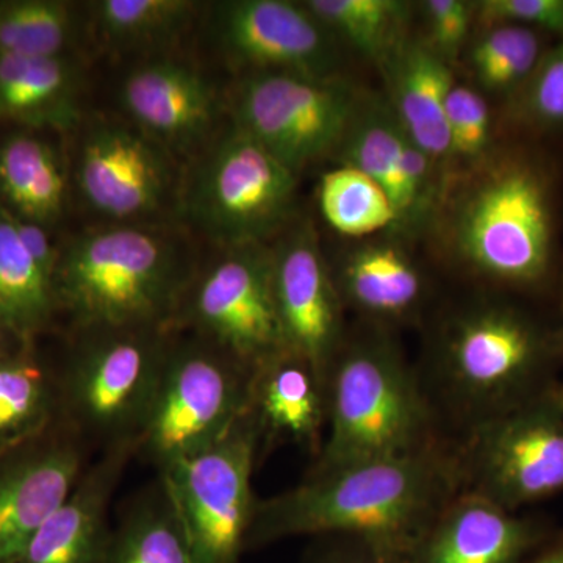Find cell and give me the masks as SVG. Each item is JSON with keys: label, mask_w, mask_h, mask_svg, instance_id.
<instances>
[{"label": "cell", "mask_w": 563, "mask_h": 563, "mask_svg": "<svg viewBox=\"0 0 563 563\" xmlns=\"http://www.w3.org/2000/svg\"><path fill=\"white\" fill-rule=\"evenodd\" d=\"M463 490L457 444L309 472L290 490L257 498L246 550L291 537L350 536L388 563H407L422 533Z\"/></svg>", "instance_id": "6da1fadb"}, {"label": "cell", "mask_w": 563, "mask_h": 563, "mask_svg": "<svg viewBox=\"0 0 563 563\" xmlns=\"http://www.w3.org/2000/svg\"><path fill=\"white\" fill-rule=\"evenodd\" d=\"M174 224H101L60 246L54 287L69 329L169 328L198 268Z\"/></svg>", "instance_id": "7a4b0ae2"}, {"label": "cell", "mask_w": 563, "mask_h": 563, "mask_svg": "<svg viewBox=\"0 0 563 563\" xmlns=\"http://www.w3.org/2000/svg\"><path fill=\"white\" fill-rule=\"evenodd\" d=\"M324 391V442L310 472L417 453L444 440L420 373L388 333H346Z\"/></svg>", "instance_id": "3957f363"}, {"label": "cell", "mask_w": 563, "mask_h": 563, "mask_svg": "<svg viewBox=\"0 0 563 563\" xmlns=\"http://www.w3.org/2000/svg\"><path fill=\"white\" fill-rule=\"evenodd\" d=\"M437 213L448 250L473 276L533 287L550 272V192L531 163L485 158L453 188L444 185Z\"/></svg>", "instance_id": "277c9868"}, {"label": "cell", "mask_w": 563, "mask_h": 563, "mask_svg": "<svg viewBox=\"0 0 563 563\" xmlns=\"http://www.w3.org/2000/svg\"><path fill=\"white\" fill-rule=\"evenodd\" d=\"M554 355L555 343L525 313L476 303L444 324L421 380L437 417L451 415L466 433L553 387Z\"/></svg>", "instance_id": "5b68a950"}, {"label": "cell", "mask_w": 563, "mask_h": 563, "mask_svg": "<svg viewBox=\"0 0 563 563\" xmlns=\"http://www.w3.org/2000/svg\"><path fill=\"white\" fill-rule=\"evenodd\" d=\"M173 336L169 328L69 329L55 357L60 420L88 450H136Z\"/></svg>", "instance_id": "8992f818"}, {"label": "cell", "mask_w": 563, "mask_h": 563, "mask_svg": "<svg viewBox=\"0 0 563 563\" xmlns=\"http://www.w3.org/2000/svg\"><path fill=\"white\" fill-rule=\"evenodd\" d=\"M298 179L231 124L185 166L179 218L217 250L266 244L288 228Z\"/></svg>", "instance_id": "52a82bcc"}, {"label": "cell", "mask_w": 563, "mask_h": 563, "mask_svg": "<svg viewBox=\"0 0 563 563\" xmlns=\"http://www.w3.org/2000/svg\"><path fill=\"white\" fill-rule=\"evenodd\" d=\"M254 369L217 344L174 329L135 457L161 474L220 442L250 410Z\"/></svg>", "instance_id": "ba28073f"}, {"label": "cell", "mask_w": 563, "mask_h": 563, "mask_svg": "<svg viewBox=\"0 0 563 563\" xmlns=\"http://www.w3.org/2000/svg\"><path fill=\"white\" fill-rule=\"evenodd\" d=\"M228 106L232 125L299 176L339 154L365 101L336 77L258 73L243 77Z\"/></svg>", "instance_id": "9c48e42d"}, {"label": "cell", "mask_w": 563, "mask_h": 563, "mask_svg": "<svg viewBox=\"0 0 563 563\" xmlns=\"http://www.w3.org/2000/svg\"><path fill=\"white\" fill-rule=\"evenodd\" d=\"M262 439L251 410L209 450L158 474L195 563H239L257 496L252 473Z\"/></svg>", "instance_id": "30bf717a"}, {"label": "cell", "mask_w": 563, "mask_h": 563, "mask_svg": "<svg viewBox=\"0 0 563 563\" xmlns=\"http://www.w3.org/2000/svg\"><path fill=\"white\" fill-rule=\"evenodd\" d=\"M553 387L463 435V490L510 512L563 492V402Z\"/></svg>", "instance_id": "8fae6325"}, {"label": "cell", "mask_w": 563, "mask_h": 563, "mask_svg": "<svg viewBox=\"0 0 563 563\" xmlns=\"http://www.w3.org/2000/svg\"><path fill=\"white\" fill-rule=\"evenodd\" d=\"M185 166L131 122L85 125L74 181L103 224H173L179 218Z\"/></svg>", "instance_id": "7c38bea8"}, {"label": "cell", "mask_w": 563, "mask_h": 563, "mask_svg": "<svg viewBox=\"0 0 563 563\" xmlns=\"http://www.w3.org/2000/svg\"><path fill=\"white\" fill-rule=\"evenodd\" d=\"M173 329L195 333L257 368L285 347L266 244L224 247L192 274Z\"/></svg>", "instance_id": "4fadbf2b"}, {"label": "cell", "mask_w": 563, "mask_h": 563, "mask_svg": "<svg viewBox=\"0 0 563 563\" xmlns=\"http://www.w3.org/2000/svg\"><path fill=\"white\" fill-rule=\"evenodd\" d=\"M211 32L224 57L247 74L333 79L335 38L303 3L231 0L211 5Z\"/></svg>", "instance_id": "5bb4252c"}, {"label": "cell", "mask_w": 563, "mask_h": 563, "mask_svg": "<svg viewBox=\"0 0 563 563\" xmlns=\"http://www.w3.org/2000/svg\"><path fill=\"white\" fill-rule=\"evenodd\" d=\"M269 254L285 347L306 358L324 384L347 333L331 265L309 224L288 225Z\"/></svg>", "instance_id": "9a60e30c"}, {"label": "cell", "mask_w": 563, "mask_h": 563, "mask_svg": "<svg viewBox=\"0 0 563 563\" xmlns=\"http://www.w3.org/2000/svg\"><path fill=\"white\" fill-rule=\"evenodd\" d=\"M90 450L58 418L0 451V563H11L79 483Z\"/></svg>", "instance_id": "2e32d148"}, {"label": "cell", "mask_w": 563, "mask_h": 563, "mask_svg": "<svg viewBox=\"0 0 563 563\" xmlns=\"http://www.w3.org/2000/svg\"><path fill=\"white\" fill-rule=\"evenodd\" d=\"M129 122L177 158H192L218 135L221 96L187 62L150 58L129 70L120 90Z\"/></svg>", "instance_id": "e0dca14e"}, {"label": "cell", "mask_w": 563, "mask_h": 563, "mask_svg": "<svg viewBox=\"0 0 563 563\" xmlns=\"http://www.w3.org/2000/svg\"><path fill=\"white\" fill-rule=\"evenodd\" d=\"M336 155L387 192L399 233L415 232L432 220L442 192L437 163L404 132L388 103L365 102Z\"/></svg>", "instance_id": "ac0fdd59"}, {"label": "cell", "mask_w": 563, "mask_h": 563, "mask_svg": "<svg viewBox=\"0 0 563 563\" xmlns=\"http://www.w3.org/2000/svg\"><path fill=\"white\" fill-rule=\"evenodd\" d=\"M550 536L542 521L462 490L429 525L407 563H525Z\"/></svg>", "instance_id": "d6986e66"}, {"label": "cell", "mask_w": 563, "mask_h": 563, "mask_svg": "<svg viewBox=\"0 0 563 563\" xmlns=\"http://www.w3.org/2000/svg\"><path fill=\"white\" fill-rule=\"evenodd\" d=\"M133 457L132 444L99 453L11 563H102L113 528L111 501Z\"/></svg>", "instance_id": "ffe728a7"}, {"label": "cell", "mask_w": 563, "mask_h": 563, "mask_svg": "<svg viewBox=\"0 0 563 563\" xmlns=\"http://www.w3.org/2000/svg\"><path fill=\"white\" fill-rule=\"evenodd\" d=\"M251 413L262 448L291 443L320 454L325 433L324 384L306 358L285 350L254 369Z\"/></svg>", "instance_id": "44dd1931"}, {"label": "cell", "mask_w": 563, "mask_h": 563, "mask_svg": "<svg viewBox=\"0 0 563 563\" xmlns=\"http://www.w3.org/2000/svg\"><path fill=\"white\" fill-rule=\"evenodd\" d=\"M344 309L374 322L409 320L428 292L424 274L412 255L391 242L361 244L331 265Z\"/></svg>", "instance_id": "7402d4cb"}, {"label": "cell", "mask_w": 563, "mask_h": 563, "mask_svg": "<svg viewBox=\"0 0 563 563\" xmlns=\"http://www.w3.org/2000/svg\"><path fill=\"white\" fill-rule=\"evenodd\" d=\"M390 109L409 139L433 162L451 161L446 106L455 80L450 63L424 41L407 38L383 66Z\"/></svg>", "instance_id": "603a6c76"}, {"label": "cell", "mask_w": 563, "mask_h": 563, "mask_svg": "<svg viewBox=\"0 0 563 563\" xmlns=\"http://www.w3.org/2000/svg\"><path fill=\"white\" fill-rule=\"evenodd\" d=\"M80 87L70 57L0 54V121L73 131L81 121Z\"/></svg>", "instance_id": "cb8c5ba5"}, {"label": "cell", "mask_w": 563, "mask_h": 563, "mask_svg": "<svg viewBox=\"0 0 563 563\" xmlns=\"http://www.w3.org/2000/svg\"><path fill=\"white\" fill-rule=\"evenodd\" d=\"M69 180L49 141L14 133L0 144V202L21 220L54 228L65 214Z\"/></svg>", "instance_id": "d4e9b609"}, {"label": "cell", "mask_w": 563, "mask_h": 563, "mask_svg": "<svg viewBox=\"0 0 563 563\" xmlns=\"http://www.w3.org/2000/svg\"><path fill=\"white\" fill-rule=\"evenodd\" d=\"M58 321L54 279L24 246L13 213L0 202V324L33 343L54 332Z\"/></svg>", "instance_id": "484cf974"}, {"label": "cell", "mask_w": 563, "mask_h": 563, "mask_svg": "<svg viewBox=\"0 0 563 563\" xmlns=\"http://www.w3.org/2000/svg\"><path fill=\"white\" fill-rule=\"evenodd\" d=\"M58 418L57 366L41 342L0 362V451L40 435Z\"/></svg>", "instance_id": "4316f807"}, {"label": "cell", "mask_w": 563, "mask_h": 563, "mask_svg": "<svg viewBox=\"0 0 563 563\" xmlns=\"http://www.w3.org/2000/svg\"><path fill=\"white\" fill-rule=\"evenodd\" d=\"M102 563H195L161 477L121 510Z\"/></svg>", "instance_id": "83f0119b"}, {"label": "cell", "mask_w": 563, "mask_h": 563, "mask_svg": "<svg viewBox=\"0 0 563 563\" xmlns=\"http://www.w3.org/2000/svg\"><path fill=\"white\" fill-rule=\"evenodd\" d=\"M199 3L191 0H99L91 25L107 51L155 52L179 41L191 27Z\"/></svg>", "instance_id": "f1b7e54d"}, {"label": "cell", "mask_w": 563, "mask_h": 563, "mask_svg": "<svg viewBox=\"0 0 563 563\" xmlns=\"http://www.w3.org/2000/svg\"><path fill=\"white\" fill-rule=\"evenodd\" d=\"M306 9L355 51L380 68L401 47L409 24L410 3L399 0H307Z\"/></svg>", "instance_id": "f546056e"}, {"label": "cell", "mask_w": 563, "mask_h": 563, "mask_svg": "<svg viewBox=\"0 0 563 563\" xmlns=\"http://www.w3.org/2000/svg\"><path fill=\"white\" fill-rule=\"evenodd\" d=\"M318 203L333 231L350 239L398 232V217L387 192L361 169L344 165L321 176Z\"/></svg>", "instance_id": "4dcf8cb0"}, {"label": "cell", "mask_w": 563, "mask_h": 563, "mask_svg": "<svg viewBox=\"0 0 563 563\" xmlns=\"http://www.w3.org/2000/svg\"><path fill=\"white\" fill-rule=\"evenodd\" d=\"M79 32L76 9L60 0L0 2V54L69 57Z\"/></svg>", "instance_id": "1f68e13d"}, {"label": "cell", "mask_w": 563, "mask_h": 563, "mask_svg": "<svg viewBox=\"0 0 563 563\" xmlns=\"http://www.w3.org/2000/svg\"><path fill=\"white\" fill-rule=\"evenodd\" d=\"M539 35L521 25L487 27L470 51V65L487 91H510L529 79L540 62Z\"/></svg>", "instance_id": "d6a6232c"}, {"label": "cell", "mask_w": 563, "mask_h": 563, "mask_svg": "<svg viewBox=\"0 0 563 563\" xmlns=\"http://www.w3.org/2000/svg\"><path fill=\"white\" fill-rule=\"evenodd\" d=\"M451 161L473 168L488 157L492 144V114L484 96L455 84L446 106Z\"/></svg>", "instance_id": "836d02e7"}, {"label": "cell", "mask_w": 563, "mask_h": 563, "mask_svg": "<svg viewBox=\"0 0 563 563\" xmlns=\"http://www.w3.org/2000/svg\"><path fill=\"white\" fill-rule=\"evenodd\" d=\"M422 10L428 21V46L444 62L455 60L476 18L474 3L465 0H428L422 3Z\"/></svg>", "instance_id": "e575fe53"}, {"label": "cell", "mask_w": 563, "mask_h": 563, "mask_svg": "<svg viewBox=\"0 0 563 563\" xmlns=\"http://www.w3.org/2000/svg\"><path fill=\"white\" fill-rule=\"evenodd\" d=\"M474 9L487 27L521 25L563 33V0H483Z\"/></svg>", "instance_id": "d590c367"}, {"label": "cell", "mask_w": 563, "mask_h": 563, "mask_svg": "<svg viewBox=\"0 0 563 563\" xmlns=\"http://www.w3.org/2000/svg\"><path fill=\"white\" fill-rule=\"evenodd\" d=\"M529 81L526 107L533 120L563 125V43L540 58Z\"/></svg>", "instance_id": "8d00e7d4"}, {"label": "cell", "mask_w": 563, "mask_h": 563, "mask_svg": "<svg viewBox=\"0 0 563 563\" xmlns=\"http://www.w3.org/2000/svg\"><path fill=\"white\" fill-rule=\"evenodd\" d=\"M303 563H388L365 540L350 536L317 537Z\"/></svg>", "instance_id": "74e56055"}, {"label": "cell", "mask_w": 563, "mask_h": 563, "mask_svg": "<svg viewBox=\"0 0 563 563\" xmlns=\"http://www.w3.org/2000/svg\"><path fill=\"white\" fill-rule=\"evenodd\" d=\"M14 222H16L18 233H20L24 246L31 252L41 269L54 279L58 257H60V246H55L52 243L49 229L43 228L36 222L21 220L18 217H14Z\"/></svg>", "instance_id": "f35d334b"}, {"label": "cell", "mask_w": 563, "mask_h": 563, "mask_svg": "<svg viewBox=\"0 0 563 563\" xmlns=\"http://www.w3.org/2000/svg\"><path fill=\"white\" fill-rule=\"evenodd\" d=\"M525 563H563V531L551 533L550 539Z\"/></svg>", "instance_id": "ab89813d"}, {"label": "cell", "mask_w": 563, "mask_h": 563, "mask_svg": "<svg viewBox=\"0 0 563 563\" xmlns=\"http://www.w3.org/2000/svg\"><path fill=\"white\" fill-rule=\"evenodd\" d=\"M27 344L31 343L24 342L20 336L9 331L5 325L0 324V362L10 358L11 355L18 354V352L24 350Z\"/></svg>", "instance_id": "60d3db41"}, {"label": "cell", "mask_w": 563, "mask_h": 563, "mask_svg": "<svg viewBox=\"0 0 563 563\" xmlns=\"http://www.w3.org/2000/svg\"><path fill=\"white\" fill-rule=\"evenodd\" d=\"M553 390L555 393V396H558L559 399L563 402V384H554Z\"/></svg>", "instance_id": "b9f144b4"}]
</instances>
